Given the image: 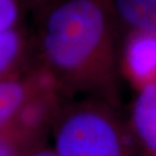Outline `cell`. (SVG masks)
Returning <instances> with one entry per match:
<instances>
[{
	"label": "cell",
	"instance_id": "obj_1",
	"mask_svg": "<svg viewBox=\"0 0 156 156\" xmlns=\"http://www.w3.org/2000/svg\"><path fill=\"white\" fill-rule=\"evenodd\" d=\"M119 31L109 0H50L38 7L31 68L64 100L83 94L118 109Z\"/></svg>",
	"mask_w": 156,
	"mask_h": 156
},
{
	"label": "cell",
	"instance_id": "obj_2",
	"mask_svg": "<svg viewBox=\"0 0 156 156\" xmlns=\"http://www.w3.org/2000/svg\"><path fill=\"white\" fill-rule=\"evenodd\" d=\"M118 109L95 97L62 102L51 123L57 156H133Z\"/></svg>",
	"mask_w": 156,
	"mask_h": 156
},
{
	"label": "cell",
	"instance_id": "obj_3",
	"mask_svg": "<svg viewBox=\"0 0 156 156\" xmlns=\"http://www.w3.org/2000/svg\"><path fill=\"white\" fill-rule=\"evenodd\" d=\"M120 73L139 89L156 82V35L131 30L119 48Z\"/></svg>",
	"mask_w": 156,
	"mask_h": 156
},
{
	"label": "cell",
	"instance_id": "obj_4",
	"mask_svg": "<svg viewBox=\"0 0 156 156\" xmlns=\"http://www.w3.org/2000/svg\"><path fill=\"white\" fill-rule=\"evenodd\" d=\"M131 132L149 156H156V82L139 88L131 109Z\"/></svg>",
	"mask_w": 156,
	"mask_h": 156
},
{
	"label": "cell",
	"instance_id": "obj_5",
	"mask_svg": "<svg viewBox=\"0 0 156 156\" xmlns=\"http://www.w3.org/2000/svg\"><path fill=\"white\" fill-rule=\"evenodd\" d=\"M38 83V74L33 69L26 78L13 76L0 81V132L11 126Z\"/></svg>",
	"mask_w": 156,
	"mask_h": 156
},
{
	"label": "cell",
	"instance_id": "obj_6",
	"mask_svg": "<svg viewBox=\"0 0 156 156\" xmlns=\"http://www.w3.org/2000/svg\"><path fill=\"white\" fill-rule=\"evenodd\" d=\"M119 29L156 35V0H109Z\"/></svg>",
	"mask_w": 156,
	"mask_h": 156
},
{
	"label": "cell",
	"instance_id": "obj_7",
	"mask_svg": "<svg viewBox=\"0 0 156 156\" xmlns=\"http://www.w3.org/2000/svg\"><path fill=\"white\" fill-rule=\"evenodd\" d=\"M26 55V39L12 28L0 33V81L13 78Z\"/></svg>",
	"mask_w": 156,
	"mask_h": 156
},
{
	"label": "cell",
	"instance_id": "obj_8",
	"mask_svg": "<svg viewBox=\"0 0 156 156\" xmlns=\"http://www.w3.org/2000/svg\"><path fill=\"white\" fill-rule=\"evenodd\" d=\"M33 142L35 141L27 140L9 126L0 132V156H21L24 149Z\"/></svg>",
	"mask_w": 156,
	"mask_h": 156
},
{
	"label": "cell",
	"instance_id": "obj_9",
	"mask_svg": "<svg viewBox=\"0 0 156 156\" xmlns=\"http://www.w3.org/2000/svg\"><path fill=\"white\" fill-rule=\"evenodd\" d=\"M19 17L16 0H0V33L14 27Z\"/></svg>",
	"mask_w": 156,
	"mask_h": 156
},
{
	"label": "cell",
	"instance_id": "obj_10",
	"mask_svg": "<svg viewBox=\"0 0 156 156\" xmlns=\"http://www.w3.org/2000/svg\"><path fill=\"white\" fill-rule=\"evenodd\" d=\"M21 156H57L55 151L45 145L44 139L35 141L24 149Z\"/></svg>",
	"mask_w": 156,
	"mask_h": 156
},
{
	"label": "cell",
	"instance_id": "obj_11",
	"mask_svg": "<svg viewBox=\"0 0 156 156\" xmlns=\"http://www.w3.org/2000/svg\"><path fill=\"white\" fill-rule=\"evenodd\" d=\"M24 1H26V2H28V4H30V5L41 7L42 5L46 4V2H48V1H50V0H24Z\"/></svg>",
	"mask_w": 156,
	"mask_h": 156
}]
</instances>
